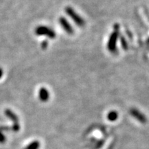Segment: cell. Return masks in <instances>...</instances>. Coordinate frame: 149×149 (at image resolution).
Listing matches in <instances>:
<instances>
[{"instance_id": "1", "label": "cell", "mask_w": 149, "mask_h": 149, "mask_svg": "<svg viewBox=\"0 0 149 149\" xmlns=\"http://www.w3.org/2000/svg\"><path fill=\"white\" fill-rule=\"evenodd\" d=\"M131 113L132 114V115H133V117H135L137 120H139L140 122H142V123H145V122H146V117L144 116L142 114L140 113L139 111H137V110H134V109L131 110Z\"/></svg>"}, {"instance_id": "2", "label": "cell", "mask_w": 149, "mask_h": 149, "mask_svg": "<svg viewBox=\"0 0 149 149\" xmlns=\"http://www.w3.org/2000/svg\"><path fill=\"white\" fill-rule=\"evenodd\" d=\"M40 144L39 142L34 141L31 142L29 145H28L24 149H39Z\"/></svg>"}, {"instance_id": "3", "label": "cell", "mask_w": 149, "mask_h": 149, "mask_svg": "<svg viewBox=\"0 0 149 149\" xmlns=\"http://www.w3.org/2000/svg\"><path fill=\"white\" fill-rule=\"evenodd\" d=\"M117 118V113L115 112H110L108 115V119L110 121H115Z\"/></svg>"}, {"instance_id": "4", "label": "cell", "mask_w": 149, "mask_h": 149, "mask_svg": "<svg viewBox=\"0 0 149 149\" xmlns=\"http://www.w3.org/2000/svg\"><path fill=\"white\" fill-rule=\"evenodd\" d=\"M4 141H5L4 137L1 135V133H0V142H3Z\"/></svg>"}]
</instances>
